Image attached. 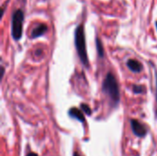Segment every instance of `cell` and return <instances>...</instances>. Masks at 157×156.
<instances>
[{"mask_svg": "<svg viewBox=\"0 0 157 156\" xmlns=\"http://www.w3.org/2000/svg\"><path fill=\"white\" fill-rule=\"evenodd\" d=\"M69 115L74 118V119H76L77 120H79L80 122H84L85 121V117L82 113V110L80 111L78 108H72L70 110H69Z\"/></svg>", "mask_w": 157, "mask_h": 156, "instance_id": "7", "label": "cell"}, {"mask_svg": "<svg viewBox=\"0 0 157 156\" xmlns=\"http://www.w3.org/2000/svg\"><path fill=\"white\" fill-rule=\"evenodd\" d=\"M127 66L133 73H140L143 70L142 63L140 62H138L137 60H134V59H130L127 62Z\"/></svg>", "mask_w": 157, "mask_h": 156, "instance_id": "6", "label": "cell"}, {"mask_svg": "<svg viewBox=\"0 0 157 156\" xmlns=\"http://www.w3.org/2000/svg\"><path fill=\"white\" fill-rule=\"evenodd\" d=\"M24 23V12L21 9H17L12 14L11 18V33L12 37L16 40H19L23 33Z\"/></svg>", "mask_w": 157, "mask_h": 156, "instance_id": "3", "label": "cell"}, {"mask_svg": "<svg viewBox=\"0 0 157 156\" xmlns=\"http://www.w3.org/2000/svg\"><path fill=\"white\" fill-rule=\"evenodd\" d=\"M131 125H132V129L133 133L138 136V137H144L147 133V130L146 128L137 120H131Z\"/></svg>", "mask_w": 157, "mask_h": 156, "instance_id": "4", "label": "cell"}, {"mask_svg": "<svg viewBox=\"0 0 157 156\" xmlns=\"http://www.w3.org/2000/svg\"><path fill=\"white\" fill-rule=\"evenodd\" d=\"M103 92L109 97L111 103L116 106L120 101V89L115 76L109 73L103 83Z\"/></svg>", "mask_w": 157, "mask_h": 156, "instance_id": "2", "label": "cell"}, {"mask_svg": "<svg viewBox=\"0 0 157 156\" xmlns=\"http://www.w3.org/2000/svg\"><path fill=\"white\" fill-rule=\"evenodd\" d=\"M48 30V27L46 24H39L37 25L31 31V34H30V38L31 39H35V38H38V37H40L42 36L44 33H46Z\"/></svg>", "mask_w": 157, "mask_h": 156, "instance_id": "5", "label": "cell"}, {"mask_svg": "<svg viewBox=\"0 0 157 156\" xmlns=\"http://www.w3.org/2000/svg\"><path fill=\"white\" fill-rule=\"evenodd\" d=\"M75 44L80 61L85 66H88V57L86 52V36H85V29L83 24H79L75 30Z\"/></svg>", "mask_w": 157, "mask_h": 156, "instance_id": "1", "label": "cell"}, {"mask_svg": "<svg viewBox=\"0 0 157 156\" xmlns=\"http://www.w3.org/2000/svg\"><path fill=\"white\" fill-rule=\"evenodd\" d=\"M74 156H80V155H79L77 153H75V154H74Z\"/></svg>", "mask_w": 157, "mask_h": 156, "instance_id": "12", "label": "cell"}, {"mask_svg": "<svg viewBox=\"0 0 157 156\" xmlns=\"http://www.w3.org/2000/svg\"><path fill=\"white\" fill-rule=\"evenodd\" d=\"M155 27H156V29H157V21L155 22Z\"/></svg>", "mask_w": 157, "mask_h": 156, "instance_id": "13", "label": "cell"}, {"mask_svg": "<svg viewBox=\"0 0 157 156\" xmlns=\"http://www.w3.org/2000/svg\"><path fill=\"white\" fill-rule=\"evenodd\" d=\"M97 47H98V51L99 56H103V46L98 39H97Z\"/></svg>", "mask_w": 157, "mask_h": 156, "instance_id": "9", "label": "cell"}, {"mask_svg": "<svg viewBox=\"0 0 157 156\" xmlns=\"http://www.w3.org/2000/svg\"><path fill=\"white\" fill-rule=\"evenodd\" d=\"M132 90L135 94H143L144 92V86L140 85H134L132 86Z\"/></svg>", "mask_w": 157, "mask_h": 156, "instance_id": "8", "label": "cell"}, {"mask_svg": "<svg viewBox=\"0 0 157 156\" xmlns=\"http://www.w3.org/2000/svg\"><path fill=\"white\" fill-rule=\"evenodd\" d=\"M27 156H38V154H35V153H29V154H28Z\"/></svg>", "mask_w": 157, "mask_h": 156, "instance_id": "11", "label": "cell"}, {"mask_svg": "<svg viewBox=\"0 0 157 156\" xmlns=\"http://www.w3.org/2000/svg\"><path fill=\"white\" fill-rule=\"evenodd\" d=\"M81 110L86 113L87 115H91V109L86 104H81Z\"/></svg>", "mask_w": 157, "mask_h": 156, "instance_id": "10", "label": "cell"}]
</instances>
